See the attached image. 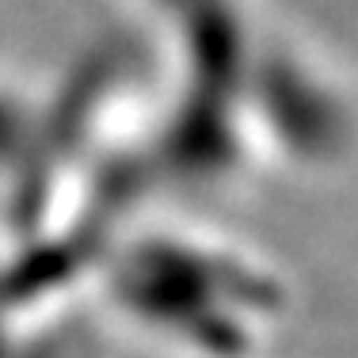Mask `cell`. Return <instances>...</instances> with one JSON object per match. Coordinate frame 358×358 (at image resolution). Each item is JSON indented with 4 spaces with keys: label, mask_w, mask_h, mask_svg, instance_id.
Listing matches in <instances>:
<instances>
[{
    "label": "cell",
    "mask_w": 358,
    "mask_h": 358,
    "mask_svg": "<svg viewBox=\"0 0 358 358\" xmlns=\"http://www.w3.org/2000/svg\"><path fill=\"white\" fill-rule=\"evenodd\" d=\"M96 278L118 320L187 358H252L282 313V289L263 263L191 233L115 241L96 259Z\"/></svg>",
    "instance_id": "6da1fadb"
}]
</instances>
